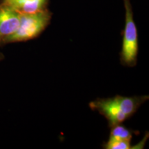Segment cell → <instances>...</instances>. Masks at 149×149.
<instances>
[{
    "label": "cell",
    "mask_w": 149,
    "mask_h": 149,
    "mask_svg": "<svg viewBox=\"0 0 149 149\" xmlns=\"http://www.w3.org/2000/svg\"><path fill=\"white\" fill-rule=\"evenodd\" d=\"M53 13L48 9L33 14L21 15L18 29L3 41V44L26 42L37 38L51 22Z\"/></svg>",
    "instance_id": "cell-1"
},
{
    "label": "cell",
    "mask_w": 149,
    "mask_h": 149,
    "mask_svg": "<svg viewBox=\"0 0 149 149\" xmlns=\"http://www.w3.org/2000/svg\"><path fill=\"white\" fill-rule=\"evenodd\" d=\"M125 7V29L121 51V62L126 66L133 67L137 64L138 53V37L130 0H124Z\"/></svg>",
    "instance_id": "cell-2"
},
{
    "label": "cell",
    "mask_w": 149,
    "mask_h": 149,
    "mask_svg": "<svg viewBox=\"0 0 149 149\" xmlns=\"http://www.w3.org/2000/svg\"><path fill=\"white\" fill-rule=\"evenodd\" d=\"M89 106L91 109L97 111L107 119L110 127L122 124L128 119V117L115 103L113 97L98 98L95 101L91 102Z\"/></svg>",
    "instance_id": "cell-3"
},
{
    "label": "cell",
    "mask_w": 149,
    "mask_h": 149,
    "mask_svg": "<svg viewBox=\"0 0 149 149\" xmlns=\"http://www.w3.org/2000/svg\"><path fill=\"white\" fill-rule=\"evenodd\" d=\"M21 15L0 3V46L3 41L17 31L20 23Z\"/></svg>",
    "instance_id": "cell-4"
},
{
    "label": "cell",
    "mask_w": 149,
    "mask_h": 149,
    "mask_svg": "<svg viewBox=\"0 0 149 149\" xmlns=\"http://www.w3.org/2000/svg\"><path fill=\"white\" fill-rule=\"evenodd\" d=\"M49 0H0V3L7 6L20 15L33 14L48 9Z\"/></svg>",
    "instance_id": "cell-5"
},
{
    "label": "cell",
    "mask_w": 149,
    "mask_h": 149,
    "mask_svg": "<svg viewBox=\"0 0 149 149\" xmlns=\"http://www.w3.org/2000/svg\"><path fill=\"white\" fill-rule=\"evenodd\" d=\"M113 99L121 111L129 118L136 113L141 104L148 100V96H134L128 97L117 95Z\"/></svg>",
    "instance_id": "cell-6"
},
{
    "label": "cell",
    "mask_w": 149,
    "mask_h": 149,
    "mask_svg": "<svg viewBox=\"0 0 149 149\" xmlns=\"http://www.w3.org/2000/svg\"><path fill=\"white\" fill-rule=\"evenodd\" d=\"M148 138V133H147L142 139V140L135 146H131L130 141L124 139H116L110 138L109 141L104 145V148L107 149H141L144 148L147 139Z\"/></svg>",
    "instance_id": "cell-7"
},
{
    "label": "cell",
    "mask_w": 149,
    "mask_h": 149,
    "mask_svg": "<svg viewBox=\"0 0 149 149\" xmlns=\"http://www.w3.org/2000/svg\"><path fill=\"white\" fill-rule=\"evenodd\" d=\"M134 133H135L134 130L127 128L120 124L111 127L110 138L131 141Z\"/></svg>",
    "instance_id": "cell-8"
},
{
    "label": "cell",
    "mask_w": 149,
    "mask_h": 149,
    "mask_svg": "<svg viewBox=\"0 0 149 149\" xmlns=\"http://www.w3.org/2000/svg\"><path fill=\"white\" fill-rule=\"evenodd\" d=\"M3 59V55L1 53H0V61L2 60Z\"/></svg>",
    "instance_id": "cell-9"
}]
</instances>
